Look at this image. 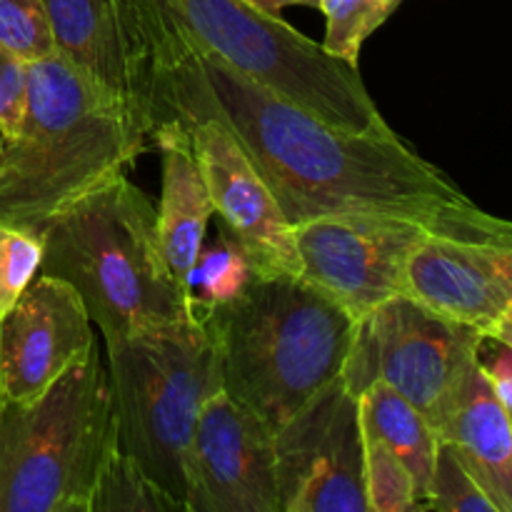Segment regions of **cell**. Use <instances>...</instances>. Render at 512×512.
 <instances>
[{"label":"cell","mask_w":512,"mask_h":512,"mask_svg":"<svg viewBox=\"0 0 512 512\" xmlns=\"http://www.w3.org/2000/svg\"><path fill=\"white\" fill-rule=\"evenodd\" d=\"M253 265L233 235L225 230L213 248H200L198 260L188 275L190 298L203 305L225 303L238 295L253 278Z\"/></svg>","instance_id":"obj_21"},{"label":"cell","mask_w":512,"mask_h":512,"mask_svg":"<svg viewBox=\"0 0 512 512\" xmlns=\"http://www.w3.org/2000/svg\"><path fill=\"white\" fill-rule=\"evenodd\" d=\"M255 8L265 10V13H275L290 8V5H303V8H318V0H248Z\"/></svg>","instance_id":"obj_29"},{"label":"cell","mask_w":512,"mask_h":512,"mask_svg":"<svg viewBox=\"0 0 512 512\" xmlns=\"http://www.w3.org/2000/svg\"><path fill=\"white\" fill-rule=\"evenodd\" d=\"M43 263V238L35 230L0 225V318L13 310Z\"/></svg>","instance_id":"obj_25"},{"label":"cell","mask_w":512,"mask_h":512,"mask_svg":"<svg viewBox=\"0 0 512 512\" xmlns=\"http://www.w3.org/2000/svg\"><path fill=\"white\" fill-rule=\"evenodd\" d=\"M485 338H490V340H495V343L508 345V348H512V308L505 310V313L500 315V318L495 320L493 325H490V330L485 333Z\"/></svg>","instance_id":"obj_28"},{"label":"cell","mask_w":512,"mask_h":512,"mask_svg":"<svg viewBox=\"0 0 512 512\" xmlns=\"http://www.w3.org/2000/svg\"><path fill=\"white\" fill-rule=\"evenodd\" d=\"M55 53L153 130V43L140 0H45Z\"/></svg>","instance_id":"obj_12"},{"label":"cell","mask_w":512,"mask_h":512,"mask_svg":"<svg viewBox=\"0 0 512 512\" xmlns=\"http://www.w3.org/2000/svg\"><path fill=\"white\" fill-rule=\"evenodd\" d=\"M145 140L148 130L68 60H35L23 123L0 138V225L38 230L123 175Z\"/></svg>","instance_id":"obj_2"},{"label":"cell","mask_w":512,"mask_h":512,"mask_svg":"<svg viewBox=\"0 0 512 512\" xmlns=\"http://www.w3.org/2000/svg\"><path fill=\"white\" fill-rule=\"evenodd\" d=\"M35 233L43 238L40 273L80 295L103 340L173 323L193 310L160 248L155 205L125 173Z\"/></svg>","instance_id":"obj_4"},{"label":"cell","mask_w":512,"mask_h":512,"mask_svg":"<svg viewBox=\"0 0 512 512\" xmlns=\"http://www.w3.org/2000/svg\"><path fill=\"white\" fill-rule=\"evenodd\" d=\"M403 0H318L325 15L323 50L358 68L363 43L400 8Z\"/></svg>","instance_id":"obj_20"},{"label":"cell","mask_w":512,"mask_h":512,"mask_svg":"<svg viewBox=\"0 0 512 512\" xmlns=\"http://www.w3.org/2000/svg\"><path fill=\"white\" fill-rule=\"evenodd\" d=\"M425 508L440 512H498L493 500L480 490V485L445 440H440L438 453H435Z\"/></svg>","instance_id":"obj_23"},{"label":"cell","mask_w":512,"mask_h":512,"mask_svg":"<svg viewBox=\"0 0 512 512\" xmlns=\"http://www.w3.org/2000/svg\"><path fill=\"white\" fill-rule=\"evenodd\" d=\"M360 418L363 430L398 455L415 480V495L425 508L430 473H433L435 453L440 438L425 415L408 398L390 388L383 380H373L368 388L360 390Z\"/></svg>","instance_id":"obj_18"},{"label":"cell","mask_w":512,"mask_h":512,"mask_svg":"<svg viewBox=\"0 0 512 512\" xmlns=\"http://www.w3.org/2000/svg\"><path fill=\"white\" fill-rule=\"evenodd\" d=\"M485 335L398 293L358 320L343 380L360 395L383 380L425 415L438 438L480 363Z\"/></svg>","instance_id":"obj_8"},{"label":"cell","mask_w":512,"mask_h":512,"mask_svg":"<svg viewBox=\"0 0 512 512\" xmlns=\"http://www.w3.org/2000/svg\"><path fill=\"white\" fill-rule=\"evenodd\" d=\"M0 45L28 63L55 53L45 0H0Z\"/></svg>","instance_id":"obj_24"},{"label":"cell","mask_w":512,"mask_h":512,"mask_svg":"<svg viewBox=\"0 0 512 512\" xmlns=\"http://www.w3.org/2000/svg\"><path fill=\"white\" fill-rule=\"evenodd\" d=\"M280 512H370L358 395L325 385L275 430Z\"/></svg>","instance_id":"obj_9"},{"label":"cell","mask_w":512,"mask_h":512,"mask_svg":"<svg viewBox=\"0 0 512 512\" xmlns=\"http://www.w3.org/2000/svg\"><path fill=\"white\" fill-rule=\"evenodd\" d=\"M430 235L403 220L315 218L293 225L300 278L355 320L403 293L410 255Z\"/></svg>","instance_id":"obj_11"},{"label":"cell","mask_w":512,"mask_h":512,"mask_svg":"<svg viewBox=\"0 0 512 512\" xmlns=\"http://www.w3.org/2000/svg\"><path fill=\"white\" fill-rule=\"evenodd\" d=\"M365 498L370 512L423 510L415 495V480L403 460L368 433H365Z\"/></svg>","instance_id":"obj_22"},{"label":"cell","mask_w":512,"mask_h":512,"mask_svg":"<svg viewBox=\"0 0 512 512\" xmlns=\"http://www.w3.org/2000/svg\"><path fill=\"white\" fill-rule=\"evenodd\" d=\"M403 293L485 335L512 308V233L475 240L430 235L410 255Z\"/></svg>","instance_id":"obj_15"},{"label":"cell","mask_w":512,"mask_h":512,"mask_svg":"<svg viewBox=\"0 0 512 512\" xmlns=\"http://www.w3.org/2000/svg\"><path fill=\"white\" fill-rule=\"evenodd\" d=\"M140 5L153 43V128L185 113L218 118L290 225L358 218L403 220L460 240L512 233V220L478 208L398 133L333 128L195 43L153 0Z\"/></svg>","instance_id":"obj_1"},{"label":"cell","mask_w":512,"mask_h":512,"mask_svg":"<svg viewBox=\"0 0 512 512\" xmlns=\"http://www.w3.org/2000/svg\"><path fill=\"white\" fill-rule=\"evenodd\" d=\"M440 440L455 450L498 512H512V413L495 395L483 363L470 375Z\"/></svg>","instance_id":"obj_17"},{"label":"cell","mask_w":512,"mask_h":512,"mask_svg":"<svg viewBox=\"0 0 512 512\" xmlns=\"http://www.w3.org/2000/svg\"><path fill=\"white\" fill-rule=\"evenodd\" d=\"M30 63L0 45V138H13L28 105Z\"/></svg>","instance_id":"obj_26"},{"label":"cell","mask_w":512,"mask_h":512,"mask_svg":"<svg viewBox=\"0 0 512 512\" xmlns=\"http://www.w3.org/2000/svg\"><path fill=\"white\" fill-rule=\"evenodd\" d=\"M95 353V330L65 280L35 275L0 318V398L25 403Z\"/></svg>","instance_id":"obj_14"},{"label":"cell","mask_w":512,"mask_h":512,"mask_svg":"<svg viewBox=\"0 0 512 512\" xmlns=\"http://www.w3.org/2000/svg\"><path fill=\"white\" fill-rule=\"evenodd\" d=\"M183 478L188 512H280L275 428L220 390L195 420Z\"/></svg>","instance_id":"obj_10"},{"label":"cell","mask_w":512,"mask_h":512,"mask_svg":"<svg viewBox=\"0 0 512 512\" xmlns=\"http://www.w3.org/2000/svg\"><path fill=\"white\" fill-rule=\"evenodd\" d=\"M115 445L98 350L25 403L0 398V512H90Z\"/></svg>","instance_id":"obj_6"},{"label":"cell","mask_w":512,"mask_h":512,"mask_svg":"<svg viewBox=\"0 0 512 512\" xmlns=\"http://www.w3.org/2000/svg\"><path fill=\"white\" fill-rule=\"evenodd\" d=\"M90 512H188V508L115 443L95 483Z\"/></svg>","instance_id":"obj_19"},{"label":"cell","mask_w":512,"mask_h":512,"mask_svg":"<svg viewBox=\"0 0 512 512\" xmlns=\"http://www.w3.org/2000/svg\"><path fill=\"white\" fill-rule=\"evenodd\" d=\"M185 35L333 128L395 133L358 68L248 0H153Z\"/></svg>","instance_id":"obj_7"},{"label":"cell","mask_w":512,"mask_h":512,"mask_svg":"<svg viewBox=\"0 0 512 512\" xmlns=\"http://www.w3.org/2000/svg\"><path fill=\"white\" fill-rule=\"evenodd\" d=\"M188 128L215 213L243 248L255 275H300L293 225L280 210L248 150L218 118L200 113L173 115ZM168 120V118H165Z\"/></svg>","instance_id":"obj_13"},{"label":"cell","mask_w":512,"mask_h":512,"mask_svg":"<svg viewBox=\"0 0 512 512\" xmlns=\"http://www.w3.org/2000/svg\"><path fill=\"white\" fill-rule=\"evenodd\" d=\"M115 443L183 500V455L203 405L223 390L208 305L173 323L105 340ZM185 503V500H183Z\"/></svg>","instance_id":"obj_5"},{"label":"cell","mask_w":512,"mask_h":512,"mask_svg":"<svg viewBox=\"0 0 512 512\" xmlns=\"http://www.w3.org/2000/svg\"><path fill=\"white\" fill-rule=\"evenodd\" d=\"M150 138L163 158V193L155 208L160 248L175 278L188 288V275L215 213L213 195L190 143L188 128L180 120H160L150 130Z\"/></svg>","instance_id":"obj_16"},{"label":"cell","mask_w":512,"mask_h":512,"mask_svg":"<svg viewBox=\"0 0 512 512\" xmlns=\"http://www.w3.org/2000/svg\"><path fill=\"white\" fill-rule=\"evenodd\" d=\"M223 360V390L275 430L343 378L358 320L300 275H253L208 305Z\"/></svg>","instance_id":"obj_3"},{"label":"cell","mask_w":512,"mask_h":512,"mask_svg":"<svg viewBox=\"0 0 512 512\" xmlns=\"http://www.w3.org/2000/svg\"><path fill=\"white\" fill-rule=\"evenodd\" d=\"M485 373H488L490 385H493L495 395L500 398V403L512 413V348L503 345L498 355L490 360L488 365L483 363Z\"/></svg>","instance_id":"obj_27"}]
</instances>
